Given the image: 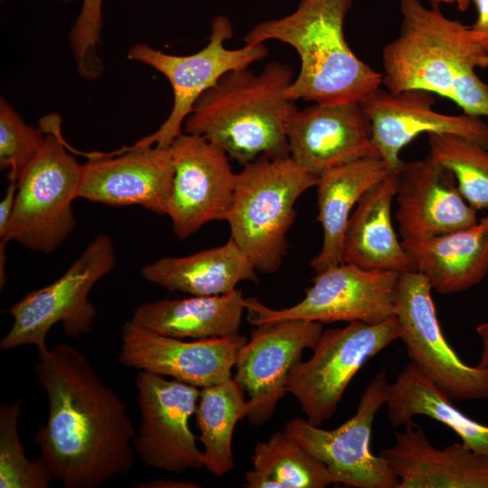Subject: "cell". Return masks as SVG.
Masks as SVG:
<instances>
[{"instance_id":"obj_1","label":"cell","mask_w":488,"mask_h":488,"mask_svg":"<svg viewBox=\"0 0 488 488\" xmlns=\"http://www.w3.org/2000/svg\"><path fill=\"white\" fill-rule=\"evenodd\" d=\"M37 356L35 371L49 414L33 441L52 480L65 488H97L128 474L136 462V429L124 400L75 347L37 348Z\"/></svg>"},{"instance_id":"obj_2","label":"cell","mask_w":488,"mask_h":488,"mask_svg":"<svg viewBox=\"0 0 488 488\" xmlns=\"http://www.w3.org/2000/svg\"><path fill=\"white\" fill-rule=\"evenodd\" d=\"M400 13L399 33L382 49L386 89L426 90L488 117V85L475 72L488 67L485 36L420 0H400Z\"/></svg>"},{"instance_id":"obj_3","label":"cell","mask_w":488,"mask_h":488,"mask_svg":"<svg viewBox=\"0 0 488 488\" xmlns=\"http://www.w3.org/2000/svg\"><path fill=\"white\" fill-rule=\"evenodd\" d=\"M352 3L301 0L290 14L259 23L244 37L245 44L277 40L296 51L300 70L285 90L289 100L361 104L380 89L382 74L359 59L344 36Z\"/></svg>"},{"instance_id":"obj_4","label":"cell","mask_w":488,"mask_h":488,"mask_svg":"<svg viewBox=\"0 0 488 488\" xmlns=\"http://www.w3.org/2000/svg\"><path fill=\"white\" fill-rule=\"evenodd\" d=\"M293 80L291 68L279 61L259 73L230 71L199 98L183 132L205 137L242 165L288 156L286 125L296 107L285 90Z\"/></svg>"},{"instance_id":"obj_5","label":"cell","mask_w":488,"mask_h":488,"mask_svg":"<svg viewBox=\"0 0 488 488\" xmlns=\"http://www.w3.org/2000/svg\"><path fill=\"white\" fill-rule=\"evenodd\" d=\"M318 176L305 171L289 155L260 156L236 174L225 220L230 239L255 268L274 273L287 249V232L296 218L295 203Z\"/></svg>"},{"instance_id":"obj_6","label":"cell","mask_w":488,"mask_h":488,"mask_svg":"<svg viewBox=\"0 0 488 488\" xmlns=\"http://www.w3.org/2000/svg\"><path fill=\"white\" fill-rule=\"evenodd\" d=\"M37 155L21 172L13 213L1 242L14 240L37 252L55 251L76 227L71 209L78 198L82 164L67 152L60 119L46 118Z\"/></svg>"},{"instance_id":"obj_7","label":"cell","mask_w":488,"mask_h":488,"mask_svg":"<svg viewBox=\"0 0 488 488\" xmlns=\"http://www.w3.org/2000/svg\"><path fill=\"white\" fill-rule=\"evenodd\" d=\"M116 250L106 233L99 234L61 277L33 290L8 309L10 330L0 341L1 350L23 345H46V337L56 324L64 333L79 337L89 333L97 310L89 299L94 285L115 267Z\"/></svg>"},{"instance_id":"obj_8","label":"cell","mask_w":488,"mask_h":488,"mask_svg":"<svg viewBox=\"0 0 488 488\" xmlns=\"http://www.w3.org/2000/svg\"><path fill=\"white\" fill-rule=\"evenodd\" d=\"M396 340L399 329L395 315L378 324L355 321L325 329L310 359L292 368L287 393L297 399L308 422L321 426L334 414L356 373Z\"/></svg>"},{"instance_id":"obj_9","label":"cell","mask_w":488,"mask_h":488,"mask_svg":"<svg viewBox=\"0 0 488 488\" xmlns=\"http://www.w3.org/2000/svg\"><path fill=\"white\" fill-rule=\"evenodd\" d=\"M399 277L341 263L316 273L304 298L290 307L274 309L257 297L246 298L247 319L254 326L286 320L378 324L395 315Z\"/></svg>"},{"instance_id":"obj_10","label":"cell","mask_w":488,"mask_h":488,"mask_svg":"<svg viewBox=\"0 0 488 488\" xmlns=\"http://www.w3.org/2000/svg\"><path fill=\"white\" fill-rule=\"evenodd\" d=\"M233 35L230 19L216 16L212 19L209 42L199 52L190 55H173L145 44L133 45L127 58L145 63L162 73L170 82L174 93L171 112L159 128L139 141L136 146L167 147L183 133V126L199 99L226 73L249 69L267 56L264 43L245 44L239 49H229L225 42Z\"/></svg>"},{"instance_id":"obj_11","label":"cell","mask_w":488,"mask_h":488,"mask_svg":"<svg viewBox=\"0 0 488 488\" xmlns=\"http://www.w3.org/2000/svg\"><path fill=\"white\" fill-rule=\"evenodd\" d=\"M389 382L384 371L375 374L361 395L355 414L337 428L327 430L295 418L283 429L309 455L325 465L333 484L355 488H398L399 480L381 455L371 451L372 424L385 405Z\"/></svg>"},{"instance_id":"obj_12","label":"cell","mask_w":488,"mask_h":488,"mask_svg":"<svg viewBox=\"0 0 488 488\" xmlns=\"http://www.w3.org/2000/svg\"><path fill=\"white\" fill-rule=\"evenodd\" d=\"M431 290L420 272L399 274L395 316L410 361L453 399H488V367L466 364L450 346Z\"/></svg>"},{"instance_id":"obj_13","label":"cell","mask_w":488,"mask_h":488,"mask_svg":"<svg viewBox=\"0 0 488 488\" xmlns=\"http://www.w3.org/2000/svg\"><path fill=\"white\" fill-rule=\"evenodd\" d=\"M140 424L136 453L152 468L180 474L203 467V453L189 426L200 388L147 371L136 379Z\"/></svg>"},{"instance_id":"obj_14","label":"cell","mask_w":488,"mask_h":488,"mask_svg":"<svg viewBox=\"0 0 488 488\" xmlns=\"http://www.w3.org/2000/svg\"><path fill=\"white\" fill-rule=\"evenodd\" d=\"M168 147L174 175L166 215L176 237L185 239L204 224L225 220L237 174L229 155L202 136L183 132Z\"/></svg>"},{"instance_id":"obj_15","label":"cell","mask_w":488,"mask_h":488,"mask_svg":"<svg viewBox=\"0 0 488 488\" xmlns=\"http://www.w3.org/2000/svg\"><path fill=\"white\" fill-rule=\"evenodd\" d=\"M324 324L286 320L255 326L250 339L239 347L233 377L248 395L247 418L258 427L274 415L278 401L287 393L292 368L305 350H314Z\"/></svg>"},{"instance_id":"obj_16","label":"cell","mask_w":488,"mask_h":488,"mask_svg":"<svg viewBox=\"0 0 488 488\" xmlns=\"http://www.w3.org/2000/svg\"><path fill=\"white\" fill-rule=\"evenodd\" d=\"M120 362L203 388L231 377L237 352L247 341L239 333L203 340L161 335L129 320L121 330Z\"/></svg>"},{"instance_id":"obj_17","label":"cell","mask_w":488,"mask_h":488,"mask_svg":"<svg viewBox=\"0 0 488 488\" xmlns=\"http://www.w3.org/2000/svg\"><path fill=\"white\" fill-rule=\"evenodd\" d=\"M174 175L168 146L133 145L97 153L82 164L78 198L112 206L139 205L166 215Z\"/></svg>"},{"instance_id":"obj_18","label":"cell","mask_w":488,"mask_h":488,"mask_svg":"<svg viewBox=\"0 0 488 488\" xmlns=\"http://www.w3.org/2000/svg\"><path fill=\"white\" fill-rule=\"evenodd\" d=\"M433 93L422 89L390 92L378 89L361 105L370 120L371 140L392 170L402 161L401 149L421 134L449 133L488 149V123L481 117L447 115L432 108Z\"/></svg>"},{"instance_id":"obj_19","label":"cell","mask_w":488,"mask_h":488,"mask_svg":"<svg viewBox=\"0 0 488 488\" xmlns=\"http://www.w3.org/2000/svg\"><path fill=\"white\" fill-rule=\"evenodd\" d=\"M289 156L302 168L322 173L366 157H380L361 104L296 108L286 125Z\"/></svg>"},{"instance_id":"obj_20","label":"cell","mask_w":488,"mask_h":488,"mask_svg":"<svg viewBox=\"0 0 488 488\" xmlns=\"http://www.w3.org/2000/svg\"><path fill=\"white\" fill-rule=\"evenodd\" d=\"M396 174V219L402 240L427 239L479 222L477 211L461 194L453 173L430 154L402 162Z\"/></svg>"},{"instance_id":"obj_21","label":"cell","mask_w":488,"mask_h":488,"mask_svg":"<svg viewBox=\"0 0 488 488\" xmlns=\"http://www.w3.org/2000/svg\"><path fill=\"white\" fill-rule=\"evenodd\" d=\"M404 427L380 452L399 477L398 488H488V456L462 443L436 447L417 423Z\"/></svg>"},{"instance_id":"obj_22","label":"cell","mask_w":488,"mask_h":488,"mask_svg":"<svg viewBox=\"0 0 488 488\" xmlns=\"http://www.w3.org/2000/svg\"><path fill=\"white\" fill-rule=\"evenodd\" d=\"M396 190L395 170L359 200L343 238V263L399 274L418 271L393 228L391 204Z\"/></svg>"},{"instance_id":"obj_23","label":"cell","mask_w":488,"mask_h":488,"mask_svg":"<svg viewBox=\"0 0 488 488\" xmlns=\"http://www.w3.org/2000/svg\"><path fill=\"white\" fill-rule=\"evenodd\" d=\"M394 171L381 157H366L318 176L317 221L323 229V243L310 263L315 273L343 263V238L352 208L367 191Z\"/></svg>"},{"instance_id":"obj_24","label":"cell","mask_w":488,"mask_h":488,"mask_svg":"<svg viewBox=\"0 0 488 488\" xmlns=\"http://www.w3.org/2000/svg\"><path fill=\"white\" fill-rule=\"evenodd\" d=\"M245 300L240 289L220 296H192L140 304L131 321L161 335L203 340L239 333Z\"/></svg>"},{"instance_id":"obj_25","label":"cell","mask_w":488,"mask_h":488,"mask_svg":"<svg viewBox=\"0 0 488 488\" xmlns=\"http://www.w3.org/2000/svg\"><path fill=\"white\" fill-rule=\"evenodd\" d=\"M401 243L417 270L437 293L467 290L488 273V230L480 222L467 229Z\"/></svg>"},{"instance_id":"obj_26","label":"cell","mask_w":488,"mask_h":488,"mask_svg":"<svg viewBox=\"0 0 488 488\" xmlns=\"http://www.w3.org/2000/svg\"><path fill=\"white\" fill-rule=\"evenodd\" d=\"M256 268L230 239L225 244L176 258H162L144 266L141 277L169 291L191 296H220L236 289L239 283H258Z\"/></svg>"},{"instance_id":"obj_27","label":"cell","mask_w":488,"mask_h":488,"mask_svg":"<svg viewBox=\"0 0 488 488\" xmlns=\"http://www.w3.org/2000/svg\"><path fill=\"white\" fill-rule=\"evenodd\" d=\"M453 399L412 361L389 383L387 417L393 428L423 415L451 428L466 447L488 456V426L460 410Z\"/></svg>"},{"instance_id":"obj_28","label":"cell","mask_w":488,"mask_h":488,"mask_svg":"<svg viewBox=\"0 0 488 488\" xmlns=\"http://www.w3.org/2000/svg\"><path fill=\"white\" fill-rule=\"evenodd\" d=\"M245 390L232 377L200 388L195 411L203 449V466L213 475L221 476L234 467L232 436L239 420L247 417Z\"/></svg>"},{"instance_id":"obj_29","label":"cell","mask_w":488,"mask_h":488,"mask_svg":"<svg viewBox=\"0 0 488 488\" xmlns=\"http://www.w3.org/2000/svg\"><path fill=\"white\" fill-rule=\"evenodd\" d=\"M247 472L249 488H325L333 484L324 464L309 455L284 431L258 442Z\"/></svg>"},{"instance_id":"obj_30","label":"cell","mask_w":488,"mask_h":488,"mask_svg":"<svg viewBox=\"0 0 488 488\" xmlns=\"http://www.w3.org/2000/svg\"><path fill=\"white\" fill-rule=\"evenodd\" d=\"M430 155L454 174L465 200L476 211L488 209V149L449 133H429Z\"/></svg>"},{"instance_id":"obj_31","label":"cell","mask_w":488,"mask_h":488,"mask_svg":"<svg viewBox=\"0 0 488 488\" xmlns=\"http://www.w3.org/2000/svg\"><path fill=\"white\" fill-rule=\"evenodd\" d=\"M22 400L0 406V487L46 488L52 480L36 458L28 459L18 431Z\"/></svg>"},{"instance_id":"obj_32","label":"cell","mask_w":488,"mask_h":488,"mask_svg":"<svg viewBox=\"0 0 488 488\" xmlns=\"http://www.w3.org/2000/svg\"><path fill=\"white\" fill-rule=\"evenodd\" d=\"M45 130L23 122L4 99H0V166L8 169V180L16 181L21 172L41 150Z\"/></svg>"},{"instance_id":"obj_33","label":"cell","mask_w":488,"mask_h":488,"mask_svg":"<svg viewBox=\"0 0 488 488\" xmlns=\"http://www.w3.org/2000/svg\"><path fill=\"white\" fill-rule=\"evenodd\" d=\"M103 0H83L82 7L70 34V42L77 68L86 78L98 77L102 66L97 56L102 25Z\"/></svg>"},{"instance_id":"obj_34","label":"cell","mask_w":488,"mask_h":488,"mask_svg":"<svg viewBox=\"0 0 488 488\" xmlns=\"http://www.w3.org/2000/svg\"><path fill=\"white\" fill-rule=\"evenodd\" d=\"M17 192V182L9 180L4 198L0 202V238H3L9 224Z\"/></svg>"},{"instance_id":"obj_35","label":"cell","mask_w":488,"mask_h":488,"mask_svg":"<svg viewBox=\"0 0 488 488\" xmlns=\"http://www.w3.org/2000/svg\"><path fill=\"white\" fill-rule=\"evenodd\" d=\"M476 8V20L471 28L485 36L488 50V0H472Z\"/></svg>"},{"instance_id":"obj_36","label":"cell","mask_w":488,"mask_h":488,"mask_svg":"<svg viewBox=\"0 0 488 488\" xmlns=\"http://www.w3.org/2000/svg\"><path fill=\"white\" fill-rule=\"evenodd\" d=\"M135 487L146 488H192L199 487L197 483L173 480H153L146 483H138Z\"/></svg>"},{"instance_id":"obj_37","label":"cell","mask_w":488,"mask_h":488,"mask_svg":"<svg viewBox=\"0 0 488 488\" xmlns=\"http://www.w3.org/2000/svg\"><path fill=\"white\" fill-rule=\"evenodd\" d=\"M476 333L482 342V352L477 366L488 367V322L479 324Z\"/></svg>"},{"instance_id":"obj_38","label":"cell","mask_w":488,"mask_h":488,"mask_svg":"<svg viewBox=\"0 0 488 488\" xmlns=\"http://www.w3.org/2000/svg\"><path fill=\"white\" fill-rule=\"evenodd\" d=\"M431 6L440 7L441 4H455L460 12L467 10L472 0H428Z\"/></svg>"},{"instance_id":"obj_39","label":"cell","mask_w":488,"mask_h":488,"mask_svg":"<svg viewBox=\"0 0 488 488\" xmlns=\"http://www.w3.org/2000/svg\"><path fill=\"white\" fill-rule=\"evenodd\" d=\"M479 222L488 230V216L483 218Z\"/></svg>"},{"instance_id":"obj_40","label":"cell","mask_w":488,"mask_h":488,"mask_svg":"<svg viewBox=\"0 0 488 488\" xmlns=\"http://www.w3.org/2000/svg\"><path fill=\"white\" fill-rule=\"evenodd\" d=\"M61 1H63L64 3H70V2H72L74 0H61Z\"/></svg>"}]
</instances>
